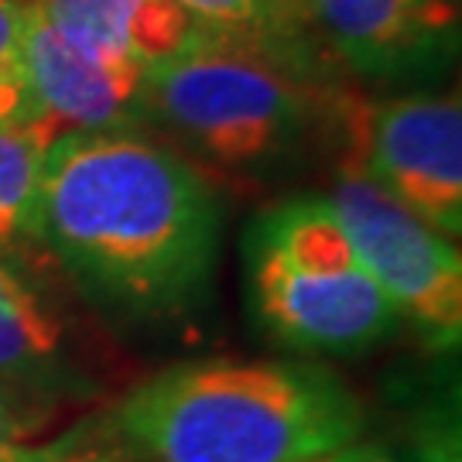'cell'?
<instances>
[{
    "instance_id": "cell-1",
    "label": "cell",
    "mask_w": 462,
    "mask_h": 462,
    "mask_svg": "<svg viewBox=\"0 0 462 462\" xmlns=\"http://www.w3.org/2000/svg\"><path fill=\"white\" fill-rule=\"evenodd\" d=\"M32 240L116 312L175 319L209 291L219 202L179 151L127 127L66 131L42 162Z\"/></svg>"
},
{
    "instance_id": "cell-2",
    "label": "cell",
    "mask_w": 462,
    "mask_h": 462,
    "mask_svg": "<svg viewBox=\"0 0 462 462\" xmlns=\"http://www.w3.org/2000/svg\"><path fill=\"white\" fill-rule=\"evenodd\" d=\"M141 462H305L364 431L346 383L309 364L171 366L99 414Z\"/></svg>"
},
{
    "instance_id": "cell-3",
    "label": "cell",
    "mask_w": 462,
    "mask_h": 462,
    "mask_svg": "<svg viewBox=\"0 0 462 462\" xmlns=\"http://www.w3.org/2000/svg\"><path fill=\"white\" fill-rule=\"evenodd\" d=\"M312 72L254 42L202 34L196 45L141 76L137 116L230 171L291 162L346 93L319 89Z\"/></svg>"
},
{
    "instance_id": "cell-4",
    "label": "cell",
    "mask_w": 462,
    "mask_h": 462,
    "mask_svg": "<svg viewBox=\"0 0 462 462\" xmlns=\"http://www.w3.org/2000/svg\"><path fill=\"white\" fill-rule=\"evenodd\" d=\"M244 264L257 322L301 353H366L404 322L326 196H295L257 216Z\"/></svg>"
},
{
    "instance_id": "cell-5",
    "label": "cell",
    "mask_w": 462,
    "mask_h": 462,
    "mask_svg": "<svg viewBox=\"0 0 462 462\" xmlns=\"http://www.w3.org/2000/svg\"><path fill=\"white\" fill-rule=\"evenodd\" d=\"M346 226L356 257L383 295L439 349H456L462 336V257L442 233L380 192L343 144L336 182L326 196Z\"/></svg>"
},
{
    "instance_id": "cell-6",
    "label": "cell",
    "mask_w": 462,
    "mask_h": 462,
    "mask_svg": "<svg viewBox=\"0 0 462 462\" xmlns=\"http://www.w3.org/2000/svg\"><path fill=\"white\" fill-rule=\"evenodd\" d=\"M343 144L404 213L442 236L462 233V106L452 97H349Z\"/></svg>"
},
{
    "instance_id": "cell-7",
    "label": "cell",
    "mask_w": 462,
    "mask_h": 462,
    "mask_svg": "<svg viewBox=\"0 0 462 462\" xmlns=\"http://www.w3.org/2000/svg\"><path fill=\"white\" fill-rule=\"evenodd\" d=\"M301 7L315 38L370 79L439 72L459 45L456 0H301Z\"/></svg>"
},
{
    "instance_id": "cell-8",
    "label": "cell",
    "mask_w": 462,
    "mask_h": 462,
    "mask_svg": "<svg viewBox=\"0 0 462 462\" xmlns=\"http://www.w3.org/2000/svg\"><path fill=\"white\" fill-rule=\"evenodd\" d=\"M24 72L42 116L59 131H116L137 120L144 72L72 45L34 4L24 11Z\"/></svg>"
},
{
    "instance_id": "cell-9",
    "label": "cell",
    "mask_w": 462,
    "mask_h": 462,
    "mask_svg": "<svg viewBox=\"0 0 462 462\" xmlns=\"http://www.w3.org/2000/svg\"><path fill=\"white\" fill-rule=\"evenodd\" d=\"M0 394L14 411L17 404L45 408L93 394V380L72 356L62 312L42 298L11 257H0Z\"/></svg>"
},
{
    "instance_id": "cell-10",
    "label": "cell",
    "mask_w": 462,
    "mask_h": 462,
    "mask_svg": "<svg viewBox=\"0 0 462 462\" xmlns=\"http://www.w3.org/2000/svg\"><path fill=\"white\" fill-rule=\"evenodd\" d=\"M59 34L89 55L148 72L206 34L171 0H34Z\"/></svg>"
},
{
    "instance_id": "cell-11",
    "label": "cell",
    "mask_w": 462,
    "mask_h": 462,
    "mask_svg": "<svg viewBox=\"0 0 462 462\" xmlns=\"http://www.w3.org/2000/svg\"><path fill=\"white\" fill-rule=\"evenodd\" d=\"M199 28L223 38L254 42L261 49L288 59L291 66L312 72L315 34L298 28L274 0H171Z\"/></svg>"
},
{
    "instance_id": "cell-12",
    "label": "cell",
    "mask_w": 462,
    "mask_h": 462,
    "mask_svg": "<svg viewBox=\"0 0 462 462\" xmlns=\"http://www.w3.org/2000/svg\"><path fill=\"white\" fill-rule=\"evenodd\" d=\"M59 137L51 124L0 127V257L32 240L34 196L45 151Z\"/></svg>"
},
{
    "instance_id": "cell-13",
    "label": "cell",
    "mask_w": 462,
    "mask_h": 462,
    "mask_svg": "<svg viewBox=\"0 0 462 462\" xmlns=\"http://www.w3.org/2000/svg\"><path fill=\"white\" fill-rule=\"evenodd\" d=\"M24 11L28 4L21 0H0V127L51 124L38 110L24 72Z\"/></svg>"
},
{
    "instance_id": "cell-14",
    "label": "cell",
    "mask_w": 462,
    "mask_h": 462,
    "mask_svg": "<svg viewBox=\"0 0 462 462\" xmlns=\"http://www.w3.org/2000/svg\"><path fill=\"white\" fill-rule=\"evenodd\" d=\"M7 462H141L116 431L106 429L103 418H89L66 431L49 446H14Z\"/></svg>"
},
{
    "instance_id": "cell-15",
    "label": "cell",
    "mask_w": 462,
    "mask_h": 462,
    "mask_svg": "<svg viewBox=\"0 0 462 462\" xmlns=\"http://www.w3.org/2000/svg\"><path fill=\"white\" fill-rule=\"evenodd\" d=\"M305 462H401V459L377 446H356V442H349V446H339L332 448V452H322V456Z\"/></svg>"
},
{
    "instance_id": "cell-16",
    "label": "cell",
    "mask_w": 462,
    "mask_h": 462,
    "mask_svg": "<svg viewBox=\"0 0 462 462\" xmlns=\"http://www.w3.org/2000/svg\"><path fill=\"white\" fill-rule=\"evenodd\" d=\"M21 431H24V425H21V418H17L14 404L0 394V462L11 459V452H14L17 435H21Z\"/></svg>"
},
{
    "instance_id": "cell-17",
    "label": "cell",
    "mask_w": 462,
    "mask_h": 462,
    "mask_svg": "<svg viewBox=\"0 0 462 462\" xmlns=\"http://www.w3.org/2000/svg\"><path fill=\"white\" fill-rule=\"evenodd\" d=\"M274 4H278L281 11H284V14H288L291 21H295L298 28H305V32L312 34V28H309V21H305V7H301V0H274Z\"/></svg>"
}]
</instances>
